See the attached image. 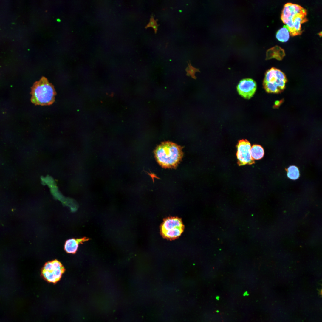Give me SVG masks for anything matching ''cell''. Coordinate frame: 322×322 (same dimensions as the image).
<instances>
[{"mask_svg":"<svg viewBox=\"0 0 322 322\" xmlns=\"http://www.w3.org/2000/svg\"><path fill=\"white\" fill-rule=\"evenodd\" d=\"M307 10L300 5L288 2L282 11L281 19L291 36L300 35L301 24L308 21Z\"/></svg>","mask_w":322,"mask_h":322,"instance_id":"cell-1","label":"cell"},{"mask_svg":"<svg viewBox=\"0 0 322 322\" xmlns=\"http://www.w3.org/2000/svg\"><path fill=\"white\" fill-rule=\"evenodd\" d=\"M157 162L165 168H174L180 162L183 156L182 148L170 142H165L158 145L154 151Z\"/></svg>","mask_w":322,"mask_h":322,"instance_id":"cell-2","label":"cell"},{"mask_svg":"<svg viewBox=\"0 0 322 322\" xmlns=\"http://www.w3.org/2000/svg\"><path fill=\"white\" fill-rule=\"evenodd\" d=\"M31 101L35 105H49L55 101L56 92L54 86L42 77L35 82L31 89Z\"/></svg>","mask_w":322,"mask_h":322,"instance_id":"cell-3","label":"cell"},{"mask_svg":"<svg viewBox=\"0 0 322 322\" xmlns=\"http://www.w3.org/2000/svg\"><path fill=\"white\" fill-rule=\"evenodd\" d=\"M287 82L286 76L283 72L272 67L265 72L263 85L267 92L277 94L284 90Z\"/></svg>","mask_w":322,"mask_h":322,"instance_id":"cell-4","label":"cell"},{"mask_svg":"<svg viewBox=\"0 0 322 322\" xmlns=\"http://www.w3.org/2000/svg\"><path fill=\"white\" fill-rule=\"evenodd\" d=\"M184 226L181 219L177 217L165 219L160 228L161 233L164 238L170 240L177 239L183 231Z\"/></svg>","mask_w":322,"mask_h":322,"instance_id":"cell-5","label":"cell"},{"mask_svg":"<svg viewBox=\"0 0 322 322\" xmlns=\"http://www.w3.org/2000/svg\"><path fill=\"white\" fill-rule=\"evenodd\" d=\"M65 269L61 263L55 260L45 263L42 270L41 274L47 281L55 283L61 279Z\"/></svg>","mask_w":322,"mask_h":322,"instance_id":"cell-6","label":"cell"},{"mask_svg":"<svg viewBox=\"0 0 322 322\" xmlns=\"http://www.w3.org/2000/svg\"><path fill=\"white\" fill-rule=\"evenodd\" d=\"M237 148L236 156L239 165H252L254 163L250 153L251 145L248 141L243 139L239 140Z\"/></svg>","mask_w":322,"mask_h":322,"instance_id":"cell-7","label":"cell"},{"mask_svg":"<svg viewBox=\"0 0 322 322\" xmlns=\"http://www.w3.org/2000/svg\"><path fill=\"white\" fill-rule=\"evenodd\" d=\"M257 88L256 82L251 78H247L241 80L237 87V91L240 95L244 98L249 99L254 94Z\"/></svg>","mask_w":322,"mask_h":322,"instance_id":"cell-8","label":"cell"},{"mask_svg":"<svg viewBox=\"0 0 322 322\" xmlns=\"http://www.w3.org/2000/svg\"><path fill=\"white\" fill-rule=\"evenodd\" d=\"M88 238L84 237L80 239H71L67 240L64 245V249L66 252L74 253L76 252L79 244L88 241Z\"/></svg>","mask_w":322,"mask_h":322,"instance_id":"cell-9","label":"cell"},{"mask_svg":"<svg viewBox=\"0 0 322 322\" xmlns=\"http://www.w3.org/2000/svg\"><path fill=\"white\" fill-rule=\"evenodd\" d=\"M285 55L284 50L280 47L276 46L267 51L266 59L275 58L278 60H281Z\"/></svg>","mask_w":322,"mask_h":322,"instance_id":"cell-10","label":"cell"},{"mask_svg":"<svg viewBox=\"0 0 322 322\" xmlns=\"http://www.w3.org/2000/svg\"><path fill=\"white\" fill-rule=\"evenodd\" d=\"M250 153L252 157L254 160H258L261 159L264 154L263 147L258 145H253L251 148Z\"/></svg>","mask_w":322,"mask_h":322,"instance_id":"cell-11","label":"cell"},{"mask_svg":"<svg viewBox=\"0 0 322 322\" xmlns=\"http://www.w3.org/2000/svg\"><path fill=\"white\" fill-rule=\"evenodd\" d=\"M290 33L287 28L284 25L283 27L279 29L277 32L276 37L277 39L281 42L287 41L289 38Z\"/></svg>","mask_w":322,"mask_h":322,"instance_id":"cell-12","label":"cell"},{"mask_svg":"<svg viewBox=\"0 0 322 322\" xmlns=\"http://www.w3.org/2000/svg\"><path fill=\"white\" fill-rule=\"evenodd\" d=\"M287 175L288 177L292 180H296L298 179L300 176L299 170L295 165L290 166L286 169Z\"/></svg>","mask_w":322,"mask_h":322,"instance_id":"cell-13","label":"cell"},{"mask_svg":"<svg viewBox=\"0 0 322 322\" xmlns=\"http://www.w3.org/2000/svg\"><path fill=\"white\" fill-rule=\"evenodd\" d=\"M188 66L185 69L187 72V75L190 76L192 78L196 79V77L195 75L196 72H200L199 69L193 67L190 61L189 64L188 63Z\"/></svg>","mask_w":322,"mask_h":322,"instance_id":"cell-14","label":"cell"},{"mask_svg":"<svg viewBox=\"0 0 322 322\" xmlns=\"http://www.w3.org/2000/svg\"><path fill=\"white\" fill-rule=\"evenodd\" d=\"M154 16L153 14H152L151 16L150 21L145 27L146 29L148 27H152L154 25L157 24V21L158 20L157 19L155 20L154 19Z\"/></svg>","mask_w":322,"mask_h":322,"instance_id":"cell-15","label":"cell"},{"mask_svg":"<svg viewBox=\"0 0 322 322\" xmlns=\"http://www.w3.org/2000/svg\"><path fill=\"white\" fill-rule=\"evenodd\" d=\"M159 26V25H158L157 24L156 25H154V26H153V27H152L154 29V33L155 34H156L157 33V29H158V26Z\"/></svg>","mask_w":322,"mask_h":322,"instance_id":"cell-16","label":"cell"}]
</instances>
